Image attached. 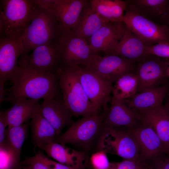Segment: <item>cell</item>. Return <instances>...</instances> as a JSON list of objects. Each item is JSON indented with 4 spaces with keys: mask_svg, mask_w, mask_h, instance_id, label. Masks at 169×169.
<instances>
[{
    "mask_svg": "<svg viewBox=\"0 0 169 169\" xmlns=\"http://www.w3.org/2000/svg\"><path fill=\"white\" fill-rule=\"evenodd\" d=\"M10 80L3 101L20 98L43 100L61 96L56 74L45 72L18 64Z\"/></svg>",
    "mask_w": 169,
    "mask_h": 169,
    "instance_id": "obj_1",
    "label": "cell"
},
{
    "mask_svg": "<svg viewBox=\"0 0 169 169\" xmlns=\"http://www.w3.org/2000/svg\"><path fill=\"white\" fill-rule=\"evenodd\" d=\"M105 112L83 117L74 122L64 132L54 141L65 145L70 144L86 155L100 150L105 127Z\"/></svg>",
    "mask_w": 169,
    "mask_h": 169,
    "instance_id": "obj_2",
    "label": "cell"
},
{
    "mask_svg": "<svg viewBox=\"0 0 169 169\" xmlns=\"http://www.w3.org/2000/svg\"><path fill=\"white\" fill-rule=\"evenodd\" d=\"M36 3L32 19L21 34V56L28 54L38 46L55 42L62 33L55 16Z\"/></svg>",
    "mask_w": 169,
    "mask_h": 169,
    "instance_id": "obj_3",
    "label": "cell"
},
{
    "mask_svg": "<svg viewBox=\"0 0 169 169\" xmlns=\"http://www.w3.org/2000/svg\"><path fill=\"white\" fill-rule=\"evenodd\" d=\"M56 74L62 98L73 115L83 117L100 113L90 101L74 68L60 66Z\"/></svg>",
    "mask_w": 169,
    "mask_h": 169,
    "instance_id": "obj_4",
    "label": "cell"
},
{
    "mask_svg": "<svg viewBox=\"0 0 169 169\" xmlns=\"http://www.w3.org/2000/svg\"><path fill=\"white\" fill-rule=\"evenodd\" d=\"M0 2L1 37L22 32L32 19L37 6L35 0H2Z\"/></svg>",
    "mask_w": 169,
    "mask_h": 169,
    "instance_id": "obj_5",
    "label": "cell"
},
{
    "mask_svg": "<svg viewBox=\"0 0 169 169\" xmlns=\"http://www.w3.org/2000/svg\"><path fill=\"white\" fill-rule=\"evenodd\" d=\"M127 4L122 22L146 45L169 42V28L146 18L132 5Z\"/></svg>",
    "mask_w": 169,
    "mask_h": 169,
    "instance_id": "obj_6",
    "label": "cell"
},
{
    "mask_svg": "<svg viewBox=\"0 0 169 169\" xmlns=\"http://www.w3.org/2000/svg\"><path fill=\"white\" fill-rule=\"evenodd\" d=\"M104 127L100 150L118 155L124 160L143 161L138 144L130 129Z\"/></svg>",
    "mask_w": 169,
    "mask_h": 169,
    "instance_id": "obj_7",
    "label": "cell"
},
{
    "mask_svg": "<svg viewBox=\"0 0 169 169\" xmlns=\"http://www.w3.org/2000/svg\"><path fill=\"white\" fill-rule=\"evenodd\" d=\"M60 66H86L95 54L88 42L72 32L62 33L57 41Z\"/></svg>",
    "mask_w": 169,
    "mask_h": 169,
    "instance_id": "obj_8",
    "label": "cell"
},
{
    "mask_svg": "<svg viewBox=\"0 0 169 169\" xmlns=\"http://www.w3.org/2000/svg\"><path fill=\"white\" fill-rule=\"evenodd\" d=\"M21 32L1 37L0 40V101L5 97V84L18 64L22 49Z\"/></svg>",
    "mask_w": 169,
    "mask_h": 169,
    "instance_id": "obj_9",
    "label": "cell"
},
{
    "mask_svg": "<svg viewBox=\"0 0 169 169\" xmlns=\"http://www.w3.org/2000/svg\"><path fill=\"white\" fill-rule=\"evenodd\" d=\"M81 84L90 101L99 113L102 112L106 100L112 89V84L85 67H74Z\"/></svg>",
    "mask_w": 169,
    "mask_h": 169,
    "instance_id": "obj_10",
    "label": "cell"
},
{
    "mask_svg": "<svg viewBox=\"0 0 169 169\" xmlns=\"http://www.w3.org/2000/svg\"><path fill=\"white\" fill-rule=\"evenodd\" d=\"M38 5L47 9L56 17L62 33L71 31L84 8L89 3L86 0H35Z\"/></svg>",
    "mask_w": 169,
    "mask_h": 169,
    "instance_id": "obj_11",
    "label": "cell"
},
{
    "mask_svg": "<svg viewBox=\"0 0 169 169\" xmlns=\"http://www.w3.org/2000/svg\"><path fill=\"white\" fill-rule=\"evenodd\" d=\"M136 64L133 61L115 55L102 57L95 54L84 67L113 84L124 74L135 71Z\"/></svg>",
    "mask_w": 169,
    "mask_h": 169,
    "instance_id": "obj_12",
    "label": "cell"
},
{
    "mask_svg": "<svg viewBox=\"0 0 169 169\" xmlns=\"http://www.w3.org/2000/svg\"><path fill=\"white\" fill-rule=\"evenodd\" d=\"M148 54L137 62L135 71L138 80L137 92L158 86L166 75L167 60Z\"/></svg>",
    "mask_w": 169,
    "mask_h": 169,
    "instance_id": "obj_13",
    "label": "cell"
},
{
    "mask_svg": "<svg viewBox=\"0 0 169 169\" xmlns=\"http://www.w3.org/2000/svg\"><path fill=\"white\" fill-rule=\"evenodd\" d=\"M57 41L38 46L35 48L30 54L21 56L18 64L45 72L56 74L60 66Z\"/></svg>",
    "mask_w": 169,
    "mask_h": 169,
    "instance_id": "obj_14",
    "label": "cell"
},
{
    "mask_svg": "<svg viewBox=\"0 0 169 169\" xmlns=\"http://www.w3.org/2000/svg\"><path fill=\"white\" fill-rule=\"evenodd\" d=\"M130 129L138 144L143 161L150 163L166 155L160 139L151 125L139 120Z\"/></svg>",
    "mask_w": 169,
    "mask_h": 169,
    "instance_id": "obj_15",
    "label": "cell"
},
{
    "mask_svg": "<svg viewBox=\"0 0 169 169\" xmlns=\"http://www.w3.org/2000/svg\"><path fill=\"white\" fill-rule=\"evenodd\" d=\"M109 106L104 105L105 114L104 125L112 127H125L131 129L139 122L137 113L126 104L124 100L114 96L109 97Z\"/></svg>",
    "mask_w": 169,
    "mask_h": 169,
    "instance_id": "obj_16",
    "label": "cell"
},
{
    "mask_svg": "<svg viewBox=\"0 0 169 169\" xmlns=\"http://www.w3.org/2000/svg\"><path fill=\"white\" fill-rule=\"evenodd\" d=\"M125 25L123 22L105 23L87 41L95 53L99 52L110 54L117 46L123 35Z\"/></svg>",
    "mask_w": 169,
    "mask_h": 169,
    "instance_id": "obj_17",
    "label": "cell"
},
{
    "mask_svg": "<svg viewBox=\"0 0 169 169\" xmlns=\"http://www.w3.org/2000/svg\"><path fill=\"white\" fill-rule=\"evenodd\" d=\"M136 112L140 120L153 128L161 141L166 154L169 156V102Z\"/></svg>",
    "mask_w": 169,
    "mask_h": 169,
    "instance_id": "obj_18",
    "label": "cell"
},
{
    "mask_svg": "<svg viewBox=\"0 0 169 169\" xmlns=\"http://www.w3.org/2000/svg\"><path fill=\"white\" fill-rule=\"evenodd\" d=\"M41 113L55 129V138L61 134L65 127L74 122L73 115L64 101L62 96L43 100L39 105Z\"/></svg>",
    "mask_w": 169,
    "mask_h": 169,
    "instance_id": "obj_19",
    "label": "cell"
},
{
    "mask_svg": "<svg viewBox=\"0 0 169 169\" xmlns=\"http://www.w3.org/2000/svg\"><path fill=\"white\" fill-rule=\"evenodd\" d=\"M41 149L48 157L60 163L74 169H85L84 162L86 154L84 152L54 141L44 146Z\"/></svg>",
    "mask_w": 169,
    "mask_h": 169,
    "instance_id": "obj_20",
    "label": "cell"
},
{
    "mask_svg": "<svg viewBox=\"0 0 169 169\" xmlns=\"http://www.w3.org/2000/svg\"><path fill=\"white\" fill-rule=\"evenodd\" d=\"M145 47L142 40L125 25L121 38L110 54L119 56L136 63L148 55Z\"/></svg>",
    "mask_w": 169,
    "mask_h": 169,
    "instance_id": "obj_21",
    "label": "cell"
},
{
    "mask_svg": "<svg viewBox=\"0 0 169 169\" xmlns=\"http://www.w3.org/2000/svg\"><path fill=\"white\" fill-rule=\"evenodd\" d=\"M167 86L161 85L138 92L125 99L127 105L135 112L153 108L163 104L168 91Z\"/></svg>",
    "mask_w": 169,
    "mask_h": 169,
    "instance_id": "obj_22",
    "label": "cell"
},
{
    "mask_svg": "<svg viewBox=\"0 0 169 169\" xmlns=\"http://www.w3.org/2000/svg\"><path fill=\"white\" fill-rule=\"evenodd\" d=\"M39 100L20 98L9 101L12 106L6 109L8 126H17L28 123L38 106Z\"/></svg>",
    "mask_w": 169,
    "mask_h": 169,
    "instance_id": "obj_23",
    "label": "cell"
},
{
    "mask_svg": "<svg viewBox=\"0 0 169 169\" xmlns=\"http://www.w3.org/2000/svg\"><path fill=\"white\" fill-rule=\"evenodd\" d=\"M39 105L29 125L33 143L35 147L41 149L44 146L54 141L56 133L53 126L41 113Z\"/></svg>",
    "mask_w": 169,
    "mask_h": 169,
    "instance_id": "obj_24",
    "label": "cell"
},
{
    "mask_svg": "<svg viewBox=\"0 0 169 169\" xmlns=\"http://www.w3.org/2000/svg\"><path fill=\"white\" fill-rule=\"evenodd\" d=\"M106 22L93 9L89 2L83 10L76 25L70 31L87 42Z\"/></svg>",
    "mask_w": 169,
    "mask_h": 169,
    "instance_id": "obj_25",
    "label": "cell"
},
{
    "mask_svg": "<svg viewBox=\"0 0 169 169\" xmlns=\"http://www.w3.org/2000/svg\"><path fill=\"white\" fill-rule=\"evenodd\" d=\"M93 9L105 22H122L127 5L121 0H89Z\"/></svg>",
    "mask_w": 169,
    "mask_h": 169,
    "instance_id": "obj_26",
    "label": "cell"
},
{
    "mask_svg": "<svg viewBox=\"0 0 169 169\" xmlns=\"http://www.w3.org/2000/svg\"><path fill=\"white\" fill-rule=\"evenodd\" d=\"M168 0H128L143 16L152 21L157 20L165 12Z\"/></svg>",
    "mask_w": 169,
    "mask_h": 169,
    "instance_id": "obj_27",
    "label": "cell"
},
{
    "mask_svg": "<svg viewBox=\"0 0 169 169\" xmlns=\"http://www.w3.org/2000/svg\"><path fill=\"white\" fill-rule=\"evenodd\" d=\"M29 123L9 127L6 129V135L10 150L15 161L21 164L20 155L24 142L27 138Z\"/></svg>",
    "mask_w": 169,
    "mask_h": 169,
    "instance_id": "obj_28",
    "label": "cell"
},
{
    "mask_svg": "<svg viewBox=\"0 0 169 169\" xmlns=\"http://www.w3.org/2000/svg\"><path fill=\"white\" fill-rule=\"evenodd\" d=\"M138 80L135 71L127 73L120 77L113 86V96L127 99L137 92Z\"/></svg>",
    "mask_w": 169,
    "mask_h": 169,
    "instance_id": "obj_29",
    "label": "cell"
},
{
    "mask_svg": "<svg viewBox=\"0 0 169 169\" xmlns=\"http://www.w3.org/2000/svg\"><path fill=\"white\" fill-rule=\"evenodd\" d=\"M110 162L107 153L100 150L86 155L84 164L86 169H109Z\"/></svg>",
    "mask_w": 169,
    "mask_h": 169,
    "instance_id": "obj_30",
    "label": "cell"
},
{
    "mask_svg": "<svg viewBox=\"0 0 169 169\" xmlns=\"http://www.w3.org/2000/svg\"><path fill=\"white\" fill-rule=\"evenodd\" d=\"M149 163L142 161L124 160L110 162L109 169H149Z\"/></svg>",
    "mask_w": 169,
    "mask_h": 169,
    "instance_id": "obj_31",
    "label": "cell"
},
{
    "mask_svg": "<svg viewBox=\"0 0 169 169\" xmlns=\"http://www.w3.org/2000/svg\"><path fill=\"white\" fill-rule=\"evenodd\" d=\"M145 48L146 52L148 54L169 59V42L146 45Z\"/></svg>",
    "mask_w": 169,
    "mask_h": 169,
    "instance_id": "obj_32",
    "label": "cell"
},
{
    "mask_svg": "<svg viewBox=\"0 0 169 169\" xmlns=\"http://www.w3.org/2000/svg\"><path fill=\"white\" fill-rule=\"evenodd\" d=\"M43 151H38L35 155L48 169H74L51 159L44 155Z\"/></svg>",
    "mask_w": 169,
    "mask_h": 169,
    "instance_id": "obj_33",
    "label": "cell"
},
{
    "mask_svg": "<svg viewBox=\"0 0 169 169\" xmlns=\"http://www.w3.org/2000/svg\"><path fill=\"white\" fill-rule=\"evenodd\" d=\"M8 126L6 110L0 112V147L8 146L6 135V127Z\"/></svg>",
    "mask_w": 169,
    "mask_h": 169,
    "instance_id": "obj_34",
    "label": "cell"
},
{
    "mask_svg": "<svg viewBox=\"0 0 169 169\" xmlns=\"http://www.w3.org/2000/svg\"><path fill=\"white\" fill-rule=\"evenodd\" d=\"M21 164L23 169H48L35 155L26 157Z\"/></svg>",
    "mask_w": 169,
    "mask_h": 169,
    "instance_id": "obj_35",
    "label": "cell"
},
{
    "mask_svg": "<svg viewBox=\"0 0 169 169\" xmlns=\"http://www.w3.org/2000/svg\"><path fill=\"white\" fill-rule=\"evenodd\" d=\"M149 164V169H169V156L166 155Z\"/></svg>",
    "mask_w": 169,
    "mask_h": 169,
    "instance_id": "obj_36",
    "label": "cell"
},
{
    "mask_svg": "<svg viewBox=\"0 0 169 169\" xmlns=\"http://www.w3.org/2000/svg\"><path fill=\"white\" fill-rule=\"evenodd\" d=\"M161 24L165 25L169 28V0L165 12L157 20Z\"/></svg>",
    "mask_w": 169,
    "mask_h": 169,
    "instance_id": "obj_37",
    "label": "cell"
},
{
    "mask_svg": "<svg viewBox=\"0 0 169 169\" xmlns=\"http://www.w3.org/2000/svg\"><path fill=\"white\" fill-rule=\"evenodd\" d=\"M167 68L166 69V75L169 77V60H167Z\"/></svg>",
    "mask_w": 169,
    "mask_h": 169,
    "instance_id": "obj_38",
    "label": "cell"
},
{
    "mask_svg": "<svg viewBox=\"0 0 169 169\" xmlns=\"http://www.w3.org/2000/svg\"><path fill=\"white\" fill-rule=\"evenodd\" d=\"M85 169H86L85 168Z\"/></svg>",
    "mask_w": 169,
    "mask_h": 169,
    "instance_id": "obj_39",
    "label": "cell"
}]
</instances>
